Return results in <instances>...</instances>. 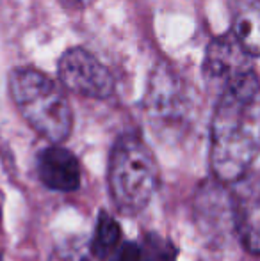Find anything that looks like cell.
Wrapping results in <instances>:
<instances>
[{
	"instance_id": "277c9868",
	"label": "cell",
	"mask_w": 260,
	"mask_h": 261,
	"mask_svg": "<svg viewBox=\"0 0 260 261\" xmlns=\"http://www.w3.org/2000/svg\"><path fill=\"white\" fill-rule=\"evenodd\" d=\"M145 109L152 126L160 135H178L189 124L193 100L187 87L168 66L159 64L150 75Z\"/></svg>"
},
{
	"instance_id": "6da1fadb",
	"label": "cell",
	"mask_w": 260,
	"mask_h": 261,
	"mask_svg": "<svg viewBox=\"0 0 260 261\" xmlns=\"http://www.w3.org/2000/svg\"><path fill=\"white\" fill-rule=\"evenodd\" d=\"M260 148V80L251 71L223 87L210 126V165L221 183L246 178Z\"/></svg>"
},
{
	"instance_id": "4fadbf2b",
	"label": "cell",
	"mask_w": 260,
	"mask_h": 261,
	"mask_svg": "<svg viewBox=\"0 0 260 261\" xmlns=\"http://www.w3.org/2000/svg\"><path fill=\"white\" fill-rule=\"evenodd\" d=\"M109 258H111L109 261H146L141 245L134 244V242H123V244H120Z\"/></svg>"
},
{
	"instance_id": "7c38bea8",
	"label": "cell",
	"mask_w": 260,
	"mask_h": 261,
	"mask_svg": "<svg viewBox=\"0 0 260 261\" xmlns=\"http://www.w3.org/2000/svg\"><path fill=\"white\" fill-rule=\"evenodd\" d=\"M61 261H102L93 251L91 240H86L82 237L69 238L59 249Z\"/></svg>"
},
{
	"instance_id": "30bf717a",
	"label": "cell",
	"mask_w": 260,
	"mask_h": 261,
	"mask_svg": "<svg viewBox=\"0 0 260 261\" xmlns=\"http://www.w3.org/2000/svg\"><path fill=\"white\" fill-rule=\"evenodd\" d=\"M120 240H122L120 224L109 213L102 212L100 217H98L94 237L91 240L93 251L97 252V256L100 259H105L107 256H111L114 252V249L120 245Z\"/></svg>"
},
{
	"instance_id": "5b68a950",
	"label": "cell",
	"mask_w": 260,
	"mask_h": 261,
	"mask_svg": "<svg viewBox=\"0 0 260 261\" xmlns=\"http://www.w3.org/2000/svg\"><path fill=\"white\" fill-rule=\"evenodd\" d=\"M59 80L66 89L86 98L104 100L114 93V76L84 48H72L59 59Z\"/></svg>"
},
{
	"instance_id": "3957f363",
	"label": "cell",
	"mask_w": 260,
	"mask_h": 261,
	"mask_svg": "<svg viewBox=\"0 0 260 261\" xmlns=\"http://www.w3.org/2000/svg\"><path fill=\"white\" fill-rule=\"evenodd\" d=\"M11 94L20 114L46 141L59 144L72 134L73 114L59 86L45 73L21 68L11 75Z\"/></svg>"
},
{
	"instance_id": "8fae6325",
	"label": "cell",
	"mask_w": 260,
	"mask_h": 261,
	"mask_svg": "<svg viewBox=\"0 0 260 261\" xmlns=\"http://www.w3.org/2000/svg\"><path fill=\"white\" fill-rule=\"evenodd\" d=\"M146 261H177L178 249L170 238L159 233H146L141 245Z\"/></svg>"
},
{
	"instance_id": "9c48e42d",
	"label": "cell",
	"mask_w": 260,
	"mask_h": 261,
	"mask_svg": "<svg viewBox=\"0 0 260 261\" xmlns=\"http://www.w3.org/2000/svg\"><path fill=\"white\" fill-rule=\"evenodd\" d=\"M232 34L250 57L260 55V2L241 9L233 21Z\"/></svg>"
},
{
	"instance_id": "7a4b0ae2",
	"label": "cell",
	"mask_w": 260,
	"mask_h": 261,
	"mask_svg": "<svg viewBox=\"0 0 260 261\" xmlns=\"http://www.w3.org/2000/svg\"><path fill=\"white\" fill-rule=\"evenodd\" d=\"M109 190L118 212L137 215L159 189V165L152 149L137 135H123L116 141L109 158Z\"/></svg>"
},
{
	"instance_id": "8992f818",
	"label": "cell",
	"mask_w": 260,
	"mask_h": 261,
	"mask_svg": "<svg viewBox=\"0 0 260 261\" xmlns=\"http://www.w3.org/2000/svg\"><path fill=\"white\" fill-rule=\"evenodd\" d=\"M237 187L232 197L233 226L241 245L251 254H260V176L243 178L233 183Z\"/></svg>"
},
{
	"instance_id": "ba28073f",
	"label": "cell",
	"mask_w": 260,
	"mask_h": 261,
	"mask_svg": "<svg viewBox=\"0 0 260 261\" xmlns=\"http://www.w3.org/2000/svg\"><path fill=\"white\" fill-rule=\"evenodd\" d=\"M43 185L59 192H73L80 187V165L77 156L63 146H50L38 158Z\"/></svg>"
},
{
	"instance_id": "52a82bcc",
	"label": "cell",
	"mask_w": 260,
	"mask_h": 261,
	"mask_svg": "<svg viewBox=\"0 0 260 261\" xmlns=\"http://www.w3.org/2000/svg\"><path fill=\"white\" fill-rule=\"evenodd\" d=\"M248 71H251V59L232 32L219 36L208 45L203 59V75L208 80L221 82L225 87Z\"/></svg>"
}]
</instances>
